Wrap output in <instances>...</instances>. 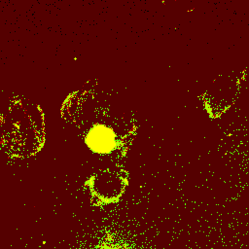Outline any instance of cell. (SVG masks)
I'll return each instance as SVG.
<instances>
[{
    "mask_svg": "<svg viewBox=\"0 0 249 249\" xmlns=\"http://www.w3.org/2000/svg\"><path fill=\"white\" fill-rule=\"evenodd\" d=\"M61 112L91 152L121 158L128 151L135 125L128 109L112 93L97 89L77 90L67 97Z\"/></svg>",
    "mask_w": 249,
    "mask_h": 249,
    "instance_id": "1",
    "label": "cell"
},
{
    "mask_svg": "<svg viewBox=\"0 0 249 249\" xmlns=\"http://www.w3.org/2000/svg\"><path fill=\"white\" fill-rule=\"evenodd\" d=\"M45 142L44 117L36 104L15 96L0 100V152L11 159L30 158Z\"/></svg>",
    "mask_w": 249,
    "mask_h": 249,
    "instance_id": "2",
    "label": "cell"
},
{
    "mask_svg": "<svg viewBox=\"0 0 249 249\" xmlns=\"http://www.w3.org/2000/svg\"><path fill=\"white\" fill-rule=\"evenodd\" d=\"M129 184L128 172L122 166L100 168L84 183V191L94 207H105L118 203Z\"/></svg>",
    "mask_w": 249,
    "mask_h": 249,
    "instance_id": "3",
    "label": "cell"
},
{
    "mask_svg": "<svg viewBox=\"0 0 249 249\" xmlns=\"http://www.w3.org/2000/svg\"><path fill=\"white\" fill-rule=\"evenodd\" d=\"M91 249H137L115 233H108L101 237Z\"/></svg>",
    "mask_w": 249,
    "mask_h": 249,
    "instance_id": "4",
    "label": "cell"
}]
</instances>
